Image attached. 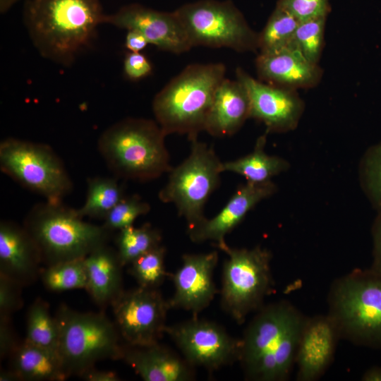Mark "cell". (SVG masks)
<instances>
[{
	"mask_svg": "<svg viewBox=\"0 0 381 381\" xmlns=\"http://www.w3.org/2000/svg\"><path fill=\"white\" fill-rule=\"evenodd\" d=\"M123 186L116 179L95 177L88 180L85 202L77 209L82 217L104 219L124 197Z\"/></svg>",
	"mask_w": 381,
	"mask_h": 381,
	"instance_id": "26",
	"label": "cell"
},
{
	"mask_svg": "<svg viewBox=\"0 0 381 381\" xmlns=\"http://www.w3.org/2000/svg\"><path fill=\"white\" fill-rule=\"evenodd\" d=\"M87 272L85 289L99 306L111 303L123 291L122 267L116 250L104 244L85 258Z\"/></svg>",
	"mask_w": 381,
	"mask_h": 381,
	"instance_id": "23",
	"label": "cell"
},
{
	"mask_svg": "<svg viewBox=\"0 0 381 381\" xmlns=\"http://www.w3.org/2000/svg\"><path fill=\"white\" fill-rule=\"evenodd\" d=\"M166 248L159 245L138 258L129 267V273L138 286L147 289H157L169 276L165 269Z\"/></svg>",
	"mask_w": 381,
	"mask_h": 381,
	"instance_id": "31",
	"label": "cell"
},
{
	"mask_svg": "<svg viewBox=\"0 0 381 381\" xmlns=\"http://www.w3.org/2000/svg\"><path fill=\"white\" fill-rule=\"evenodd\" d=\"M162 235L150 224L124 228L116 238V252L121 265H129L145 253L161 245Z\"/></svg>",
	"mask_w": 381,
	"mask_h": 381,
	"instance_id": "28",
	"label": "cell"
},
{
	"mask_svg": "<svg viewBox=\"0 0 381 381\" xmlns=\"http://www.w3.org/2000/svg\"><path fill=\"white\" fill-rule=\"evenodd\" d=\"M40 252L25 229L7 221L0 224V274L22 286L40 274Z\"/></svg>",
	"mask_w": 381,
	"mask_h": 381,
	"instance_id": "20",
	"label": "cell"
},
{
	"mask_svg": "<svg viewBox=\"0 0 381 381\" xmlns=\"http://www.w3.org/2000/svg\"><path fill=\"white\" fill-rule=\"evenodd\" d=\"M225 74L222 63L190 64L155 95V121L167 135L184 134L190 141L205 131L215 92Z\"/></svg>",
	"mask_w": 381,
	"mask_h": 381,
	"instance_id": "3",
	"label": "cell"
},
{
	"mask_svg": "<svg viewBox=\"0 0 381 381\" xmlns=\"http://www.w3.org/2000/svg\"><path fill=\"white\" fill-rule=\"evenodd\" d=\"M58 352L69 376H80L104 360L121 359L124 344L114 322L102 313H82L61 305L55 315Z\"/></svg>",
	"mask_w": 381,
	"mask_h": 381,
	"instance_id": "7",
	"label": "cell"
},
{
	"mask_svg": "<svg viewBox=\"0 0 381 381\" xmlns=\"http://www.w3.org/2000/svg\"><path fill=\"white\" fill-rule=\"evenodd\" d=\"M328 304L341 338L381 349V274L370 268L355 270L337 279Z\"/></svg>",
	"mask_w": 381,
	"mask_h": 381,
	"instance_id": "6",
	"label": "cell"
},
{
	"mask_svg": "<svg viewBox=\"0 0 381 381\" xmlns=\"http://www.w3.org/2000/svg\"><path fill=\"white\" fill-rule=\"evenodd\" d=\"M165 333L193 367L214 371L239 361L241 339L234 338L212 321L193 316L184 322L167 325Z\"/></svg>",
	"mask_w": 381,
	"mask_h": 381,
	"instance_id": "13",
	"label": "cell"
},
{
	"mask_svg": "<svg viewBox=\"0 0 381 381\" xmlns=\"http://www.w3.org/2000/svg\"><path fill=\"white\" fill-rule=\"evenodd\" d=\"M114 324L124 344L147 346L159 342L165 333L171 309L157 289L140 287L123 291L111 303Z\"/></svg>",
	"mask_w": 381,
	"mask_h": 381,
	"instance_id": "12",
	"label": "cell"
},
{
	"mask_svg": "<svg viewBox=\"0 0 381 381\" xmlns=\"http://www.w3.org/2000/svg\"><path fill=\"white\" fill-rule=\"evenodd\" d=\"M150 210V205L140 196L133 195L123 197L107 214L104 219V228L111 232L120 231L133 226L135 219L147 214Z\"/></svg>",
	"mask_w": 381,
	"mask_h": 381,
	"instance_id": "33",
	"label": "cell"
},
{
	"mask_svg": "<svg viewBox=\"0 0 381 381\" xmlns=\"http://www.w3.org/2000/svg\"><path fill=\"white\" fill-rule=\"evenodd\" d=\"M40 277L44 286L52 291L85 289L87 272L84 258L48 265L40 272Z\"/></svg>",
	"mask_w": 381,
	"mask_h": 381,
	"instance_id": "30",
	"label": "cell"
},
{
	"mask_svg": "<svg viewBox=\"0 0 381 381\" xmlns=\"http://www.w3.org/2000/svg\"><path fill=\"white\" fill-rule=\"evenodd\" d=\"M267 133L257 140L254 150L250 154L233 161L222 163V171L243 176L247 182L265 183L285 171L286 161L277 156L268 155L265 152Z\"/></svg>",
	"mask_w": 381,
	"mask_h": 381,
	"instance_id": "25",
	"label": "cell"
},
{
	"mask_svg": "<svg viewBox=\"0 0 381 381\" xmlns=\"http://www.w3.org/2000/svg\"><path fill=\"white\" fill-rule=\"evenodd\" d=\"M104 23L140 32L149 44L173 54H182L192 47L175 11L164 12L133 4L106 15Z\"/></svg>",
	"mask_w": 381,
	"mask_h": 381,
	"instance_id": "15",
	"label": "cell"
},
{
	"mask_svg": "<svg viewBox=\"0 0 381 381\" xmlns=\"http://www.w3.org/2000/svg\"><path fill=\"white\" fill-rule=\"evenodd\" d=\"M236 77L246 87L250 99V118L262 122L267 132H286L296 127L304 109L296 90L266 83L241 68Z\"/></svg>",
	"mask_w": 381,
	"mask_h": 381,
	"instance_id": "14",
	"label": "cell"
},
{
	"mask_svg": "<svg viewBox=\"0 0 381 381\" xmlns=\"http://www.w3.org/2000/svg\"><path fill=\"white\" fill-rule=\"evenodd\" d=\"M276 6L289 12L299 22L327 18L331 10L329 0H278Z\"/></svg>",
	"mask_w": 381,
	"mask_h": 381,
	"instance_id": "35",
	"label": "cell"
},
{
	"mask_svg": "<svg viewBox=\"0 0 381 381\" xmlns=\"http://www.w3.org/2000/svg\"><path fill=\"white\" fill-rule=\"evenodd\" d=\"M20 380L63 381L69 376L57 352L24 341L8 356Z\"/></svg>",
	"mask_w": 381,
	"mask_h": 381,
	"instance_id": "24",
	"label": "cell"
},
{
	"mask_svg": "<svg viewBox=\"0 0 381 381\" xmlns=\"http://www.w3.org/2000/svg\"><path fill=\"white\" fill-rule=\"evenodd\" d=\"M222 251L227 258L222 268L221 305L242 324L250 313L264 306L265 298L272 291V255L260 246L248 249L226 245Z\"/></svg>",
	"mask_w": 381,
	"mask_h": 381,
	"instance_id": "8",
	"label": "cell"
},
{
	"mask_svg": "<svg viewBox=\"0 0 381 381\" xmlns=\"http://www.w3.org/2000/svg\"><path fill=\"white\" fill-rule=\"evenodd\" d=\"M363 381H381V366H375L367 370L361 377Z\"/></svg>",
	"mask_w": 381,
	"mask_h": 381,
	"instance_id": "42",
	"label": "cell"
},
{
	"mask_svg": "<svg viewBox=\"0 0 381 381\" xmlns=\"http://www.w3.org/2000/svg\"><path fill=\"white\" fill-rule=\"evenodd\" d=\"M191 142L188 157L169 172L167 184L158 197L162 202L172 203L188 228L206 217L205 205L220 181L222 162L212 147L195 138Z\"/></svg>",
	"mask_w": 381,
	"mask_h": 381,
	"instance_id": "10",
	"label": "cell"
},
{
	"mask_svg": "<svg viewBox=\"0 0 381 381\" xmlns=\"http://www.w3.org/2000/svg\"><path fill=\"white\" fill-rule=\"evenodd\" d=\"M326 19L322 17L299 22L289 46L313 64H318L322 55Z\"/></svg>",
	"mask_w": 381,
	"mask_h": 381,
	"instance_id": "32",
	"label": "cell"
},
{
	"mask_svg": "<svg viewBox=\"0 0 381 381\" xmlns=\"http://www.w3.org/2000/svg\"><path fill=\"white\" fill-rule=\"evenodd\" d=\"M363 172L369 196L381 212V143L368 152Z\"/></svg>",
	"mask_w": 381,
	"mask_h": 381,
	"instance_id": "34",
	"label": "cell"
},
{
	"mask_svg": "<svg viewBox=\"0 0 381 381\" xmlns=\"http://www.w3.org/2000/svg\"><path fill=\"white\" fill-rule=\"evenodd\" d=\"M125 47L131 52H140L149 44L147 39L140 32L135 30H127Z\"/></svg>",
	"mask_w": 381,
	"mask_h": 381,
	"instance_id": "40",
	"label": "cell"
},
{
	"mask_svg": "<svg viewBox=\"0 0 381 381\" xmlns=\"http://www.w3.org/2000/svg\"><path fill=\"white\" fill-rule=\"evenodd\" d=\"M373 261L370 267L373 271L381 274V212L373 226Z\"/></svg>",
	"mask_w": 381,
	"mask_h": 381,
	"instance_id": "39",
	"label": "cell"
},
{
	"mask_svg": "<svg viewBox=\"0 0 381 381\" xmlns=\"http://www.w3.org/2000/svg\"><path fill=\"white\" fill-rule=\"evenodd\" d=\"M0 169L25 188L61 202L72 189L62 161L47 145L9 138L0 143Z\"/></svg>",
	"mask_w": 381,
	"mask_h": 381,
	"instance_id": "11",
	"label": "cell"
},
{
	"mask_svg": "<svg viewBox=\"0 0 381 381\" xmlns=\"http://www.w3.org/2000/svg\"><path fill=\"white\" fill-rule=\"evenodd\" d=\"M219 259L218 253L182 255L181 267L169 276L174 293L168 300L170 308H180L196 316L206 308L218 292L213 279Z\"/></svg>",
	"mask_w": 381,
	"mask_h": 381,
	"instance_id": "16",
	"label": "cell"
},
{
	"mask_svg": "<svg viewBox=\"0 0 381 381\" xmlns=\"http://www.w3.org/2000/svg\"><path fill=\"white\" fill-rule=\"evenodd\" d=\"M152 66L148 59L140 52H128L123 60V72L131 80H139L148 76Z\"/></svg>",
	"mask_w": 381,
	"mask_h": 381,
	"instance_id": "37",
	"label": "cell"
},
{
	"mask_svg": "<svg viewBox=\"0 0 381 381\" xmlns=\"http://www.w3.org/2000/svg\"><path fill=\"white\" fill-rule=\"evenodd\" d=\"M248 92L237 79L224 78L218 87L205 127L211 135L231 136L250 118Z\"/></svg>",
	"mask_w": 381,
	"mask_h": 381,
	"instance_id": "22",
	"label": "cell"
},
{
	"mask_svg": "<svg viewBox=\"0 0 381 381\" xmlns=\"http://www.w3.org/2000/svg\"><path fill=\"white\" fill-rule=\"evenodd\" d=\"M25 340L59 353L58 324L48 303L42 299H36L28 308Z\"/></svg>",
	"mask_w": 381,
	"mask_h": 381,
	"instance_id": "27",
	"label": "cell"
},
{
	"mask_svg": "<svg viewBox=\"0 0 381 381\" xmlns=\"http://www.w3.org/2000/svg\"><path fill=\"white\" fill-rule=\"evenodd\" d=\"M340 338L339 329L328 314L307 318L296 356V380L320 378L332 363Z\"/></svg>",
	"mask_w": 381,
	"mask_h": 381,
	"instance_id": "18",
	"label": "cell"
},
{
	"mask_svg": "<svg viewBox=\"0 0 381 381\" xmlns=\"http://www.w3.org/2000/svg\"><path fill=\"white\" fill-rule=\"evenodd\" d=\"M174 11L192 47L229 48L238 52L258 49V33L230 1L200 0Z\"/></svg>",
	"mask_w": 381,
	"mask_h": 381,
	"instance_id": "9",
	"label": "cell"
},
{
	"mask_svg": "<svg viewBox=\"0 0 381 381\" xmlns=\"http://www.w3.org/2000/svg\"><path fill=\"white\" fill-rule=\"evenodd\" d=\"M299 21L276 6L262 30L258 33L260 53H270L290 46Z\"/></svg>",
	"mask_w": 381,
	"mask_h": 381,
	"instance_id": "29",
	"label": "cell"
},
{
	"mask_svg": "<svg viewBox=\"0 0 381 381\" xmlns=\"http://www.w3.org/2000/svg\"><path fill=\"white\" fill-rule=\"evenodd\" d=\"M87 381H119V377L112 371L97 370L95 367L90 368L80 376Z\"/></svg>",
	"mask_w": 381,
	"mask_h": 381,
	"instance_id": "41",
	"label": "cell"
},
{
	"mask_svg": "<svg viewBox=\"0 0 381 381\" xmlns=\"http://www.w3.org/2000/svg\"><path fill=\"white\" fill-rule=\"evenodd\" d=\"M23 286L0 274V315H11L23 306Z\"/></svg>",
	"mask_w": 381,
	"mask_h": 381,
	"instance_id": "36",
	"label": "cell"
},
{
	"mask_svg": "<svg viewBox=\"0 0 381 381\" xmlns=\"http://www.w3.org/2000/svg\"><path fill=\"white\" fill-rule=\"evenodd\" d=\"M275 190L276 186L272 181L258 184L246 182L237 189L214 217L205 218L188 228L190 239L194 243L211 241L222 250L227 245L226 236L258 202L272 195Z\"/></svg>",
	"mask_w": 381,
	"mask_h": 381,
	"instance_id": "17",
	"label": "cell"
},
{
	"mask_svg": "<svg viewBox=\"0 0 381 381\" xmlns=\"http://www.w3.org/2000/svg\"><path fill=\"white\" fill-rule=\"evenodd\" d=\"M166 135L156 121L126 118L102 133L98 150L118 177L150 181L172 169L165 145Z\"/></svg>",
	"mask_w": 381,
	"mask_h": 381,
	"instance_id": "4",
	"label": "cell"
},
{
	"mask_svg": "<svg viewBox=\"0 0 381 381\" xmlns=\"http://www.w3.org/2000/svg\"><path fill=\"white\" fill-rule=\"evenodd\" d=\"M20 343L14 332L11 315H0L1 358L8 357Z\"/></svg>",
	"mask_w": 381,
	"mask_h": 381,
	"instance_id": "38",
	"label": "cell"
},
{
	"mask_svg": "<svg viewBox=\"0 0 381 381\" xmlns=\"http://www.w3.org/2000/svg\"><path fill=\"white\" fill-rule=\"evenodd\" d=\"M1 381H17L20 380L18 375L12 370H3L0 373Z\"/></svg>",
	"mask_w": 381,
	"mask_h": 381,
	"instance_id": "43",
	"label": "cell"
},
{
	"mask_svg": "<svg viewBox=\"0 0 381 381\" xmlns=\"http://www.w3.org/2000/svg\"><path fill=\"white\" fill-rule=\"evenodd\" d=\"M23 227L36 243L47 266L85 258L97 248L107 244L111 231L88 223L61 202L46 201L34 206Z\"/></svg>",
	"mask_w": 381,
	"mask_h": 381,
	"instance_id": "5",
	"label": "cell"
},
{
	"mask_svg": "<svg viewBox=\"0 0 381 381\" xmlns=\"http://www.w3.org/2000/svg\"><path fill=\"white\" fill-rule=\"evenodd\" d=\"M255 66L260 80L293 90L313 87L322 76L318 64L309 61L290 47L273 52L259 53Z\"/></svg>",
	"mask_w": 381,
	"mask_h": 381,
	"instance_id": "19",
	"label": "cell"
},
{
	"mask_svg": "<svg viewBox=\"0 0 381 381\" xmlns=\"http://www.w3.org/2000/svg\"><path fill=\"white\" fill-rule=\"evenodd\" d=\"M24 16L40 54L69 66L91 44L106 15L100 0H26Z\"/></svg>",
	"mask_w": 381,
	"mask_h": 381,
	"instance_id": "2",
	"label": "cell"
},
{
	"mask_svg": "<svg viewBox=\"0 0 381 381\" xmlns=\"http://www.w3.org/2000/svg\"><path fill=\"white\" fill-rule=\"evenodd\" d=\"M306 319L286 301L258 310L241 339L238 361L246 377L253 381L288 380Z\"/></svg>",
	"mask_w": 381,
	"mask_h": 381,
	"instance_id": "1",
	"label": "cell"
},
{
	"mask_svg": "<svg viewBox=\"0 0 381 381\" xmlns=\"http://www.w3.org/2000/svg\"><path fill=\"white\" fill-rule=\"evenodd\" d=\"M123 360L145 381H190L195 367L159 342L147 346L124 344Z\"/></svg>",
	"mask_w": 381,
	"mask_h": 381,
	"instance_id": "21",
	"label": "cell"
}]
</instances>
